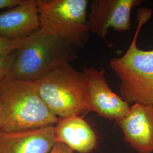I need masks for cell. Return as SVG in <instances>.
Listing matches in <instances>:
<instances>
[{"mask_svg":"<svg viewBox=\"0 0 153 153\" xmlns=\"http://www.w3.org/2000/svg\"><path fill=\"white\" fill-rule=\"evenodd\" d=\"M59 120L41 98L36 81L5 79L0 83L1 131L54 126Z\"/></svg>","mask_w":153,"mask_h":153,"instance_id":"cell-1","label":"cell"},{"mask_svg":"<svg viewBox=\"0 0 153 153\" xmlns=\"http://www.w3.org/2000/svg\"><path fill=\"white\" fill-rule=\"evenodd\" d=\"M152 16L149 9L138 10V26L131 44L124 55L109 61V65L120 80L121 98L128 103L153 104V50L137 46L142 26Z\"/></svg>","mask_w":153,"mask_h":153,"instance_id":"cell-2","label":"cell"},{"mask_svg":"<svg viewBox=\"0 0 153 153\" xmlns=\"http://www.w3.org/2000/svg\"><path fill=\"white\" fill-rule=\"evenodd\" d=\"M76 47L39 28L33 39L18 51L5 79L37 81L56 68L77 57Z\"/></svg>","mask_w":153,"mask_h":153,"instance_id":"cell-3","label":"cell"},{"mask_svg":"<svg viewBox=\"0 0 153 153\" xmlns=\"http://www.w3.org/2000/svg\"><path fill=\"white\" fill-rule=\"evenodd\" d=\"M36 81L41 98L57 117L65 118L88 112L82 72L70 63L56 68Z\"/></svg>","mask_w":153,"mask_h":153,"instance_id":"cell-4","label":"cell"},{"mask_svg":"<svg viewBox=\"0 0 153 153\" xmlns=\"http://www.w3.org/2000/svg\"><path fill=\"white\" fill-rule=\"evenodd\" d=\"M40 28L76 47L87 42L88 0H36Z\"/></svg>","mask_w":153,"mask_h":153,"instance_id":"cell-5","label":"cell"},{"mask_svg":"<svg viewBox=\"0 0 153 153\" xmlns=\"http://www.w3.org/2000/svg\"><path fill=\"white\" fill-rule=\"evenodd\" d=\"M85 104L88 112L93 111L117 123L128 112L130 106L109 88L103 68H85L82 72Z\"/></svg>","mask_w":153,"mask_h":153,"instance_id":"cell-6","label":"cell"},{"mask_svg":"<svg viewBox=\"0 0 153 153\" xmlns=\"http://www.w3.org/2000/svg\"><path fill=\"white\" fill-rule=\"evenodd\" d=\"M142 2L141 0H93L88 19L90 31L105 40L110 28L121 32L129 30L131 11Z\"/></svg>","mask_w":153,"mask_h":153,"instance_id":"cell-7","label":"cell"},{"mask_svg":"<svg viewBox=\"0 0 153 153\" xmlns=\"http://www.w3.org/2000/svg\"><path fill=\"white\" fill-rule=\"evenodd\" d=\"M125 140L139 153L153 152V104L136 103L117 123Z\"/></svg>","mask_w":153,"mask_h":153,"instance_id":"cell-8","label":"cell"},{"mask_svg":"<svg viewBox=\"0 0 153 153\" xmlns=\"http://www.w3.org/2000/svg\"><path fill=\"white\" fill-rule=\"evenodd\" d=\"M54 126L13 132L0 131V153H50L56 143Z\"/></svg>","mask_w":153,"mask_h":153,"instance_id":"cell-9","label":"cell"},{"mask_svg":"<svg viewBox=\"0 0 153 153\" xmlns=\"http://www.w3.org/2000/svg\"><path fill=\"white\" fill-rule=\"evenodd\" d=\"M40 28L36 0H23L18 5L0 13V36L23 38Z\"/></svg>","mask_w":153,"mask_h":153,"instance_id":"cell-10","label":"cell"},{"mask_svg":"<svg viewBox=\"0 0 153 153\" xmlns=\"http://www.w3.org/2000/svg\"><path fill=\"white\" fill-rule=\"evenodd\" d=\"M54 132L56 142H61L78 153H90L97 145L95 133L83 115L60 118Z\"/></svg>","mask_w":153,"mask_h":153,"instance_id":"cell-11","label":"cell"},{"mask_svg":"<svg viewBox=\"0 0 153 153\" xmlns=\"http://www.w3.org/2000/svg\"><path fill=\"white\" fill-rule=\"evenodd\" d=\"M33 33L26 37L16 39L0 36V57L9 55L25 47L33 39Z\"/></svg>","mask_w":153,"mask_h":153,"instance_id":"cell-12","label":"cell"},{"mask_svg":"<svg viewBox=\"0 0 153 153\" xmlns=\"http://www.w3.org/2000/svg\"><path fill=\"white\" fill-rule=\"evenodd\" d=\"M18 51L0 57V83L4 81L9 74L16 59Z\"/></svg>","mask_w":153,"mask_h":153,"instance_id":"cell-13","label":"cell"},{"mask_svg":"<svg viewBox=\"0 0 153 153\" xmlns=\"http://www.w3.org/2000/svg\"><path fill=\"white\" fill-rule=\"evenodd\" d=\"M22 1L23 0H0V11L14 7L20 4Z\"/></svg>","mask_w":153,"mask_h":153,"instance_id":"cell-14","label":"cell"},{"mask_svg":"<svg viewBox=\"0 0 153 153\" xmlns=\"http://www.w3.org/2000/svg\"><path fill=\"white\" fill-rule=\"evenodd\" d=\"M50 153H74L71 149L61 142H56Z\"/></svg>","mask_w":153,"mask_h":153,"instance_id":"cell-15","label":"cell"}]
</instances>
